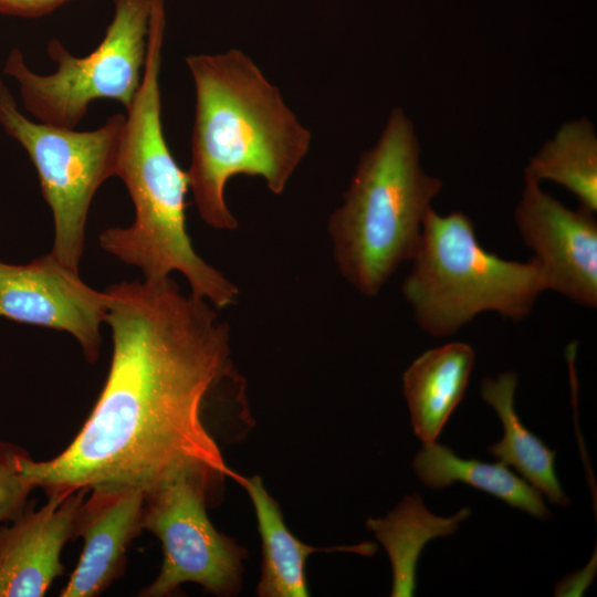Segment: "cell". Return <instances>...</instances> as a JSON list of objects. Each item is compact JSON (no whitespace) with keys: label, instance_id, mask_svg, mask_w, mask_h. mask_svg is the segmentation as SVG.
Wrapping results in <instances>:
<instances>
[{"label":"cell","instance_id":"6da1fadb","mask_svg":"<svg viewBox=\"0 0 597 597\" xmlns=\"http://www.w3.org/2000/svg\"><path fill=\"white\" fill-rule=\"evenodd\" d=\"M106 293L113 355L90 417L50 460L15 447L17 465L46 494L96 488L147 494L189 479L219 505L237 473L220 441L237 442L254 426L229 325L169 276L123 281Z\"/></svg>","mask_w":597,"mask_h":597},{"label":"cell","instance_id":"7a4b0ae2","mask_svg":"<svg viewBox=\"0 0 597 597\" xmlns=\"http://www.w3.org/2000/svg\"><path fill=\"white\" fill-rule=\"evenodd\" d=\"M186 63L196 91L189 187L206 223L234 230L227 181L258 176L271 192L282 193L310 149L311 133L241 50L193 54Z\"/></svg>","mask_w":597,"mask_h":597},{"label":"cell","instance_id":"3957f363","mask_svg":"<svg viewBox=\"0 0 597 597\" xmlns=\"http://www.w3.org/2000/svg\"><path fill=\"white\" fill-rule=\"evenodd\" d=\"M166 28L164 0H151L146 60L139 88L126 109L115 176L125 184L135 218L100 234L101 247L144 279L180 272L191 293L216 308L237 302L239 290L195 251L186 229L187 171L175 160L161 124L159 75Z\"/></svg>","mask_w":597,"mask_h":597},{"label":"cell","instance_id":"277c9868","mask_svg":"<svg viewBox=\"0 0 597 597\" xmlns=\"http://www.w3.org/2000/svg\"><path fill=\"white\" fill-rule=\"evenodd\" d=\"M442 186L421 168L412 122L394 108L328 221L339 271L360 293L378 294L399 264L413 258L423 218Z\"/></svg>","mask_w":597,"mask_h":597},{"label":"cell","instance_id":"5b68a950","mask_svg":"<svg viewBox=\"0 0 597 597\" xmlns=\"http://www.w3.org/2000/svg\"><path fill=\"white\" fill-rule=\"evenodd\" d=\"M411 261L401 291L419 326L433 337L453 335L485 311L521 321L546 290L534 258L522 263L485 251L461 211L440 216L430 207Z\"/></svg>","mask_w":597,"mask_h":597},{"label":"cell","instance_id":"8992f818","mask_svg":"<svg viewBox=\"0 0 597 597\" xmlns=\"http://www.w3.org/2000/svg\"><path fill=\"white\" fill-rule=\"evenodd\" d=\"M114 15L100 44L74 56L57 40L46 52L51 74L30 70L20 49L7 55L3 73L15 80L24 108L42 123L76 128L92 102L121 103L126 109L139 88L147 52L151 0H113Z\"/></svg>","mask_w":597,"mask_h":597},{"label":"cell","instance_id":"52a82bcc","mask_svg":"<svg viewBox=\"0 0 597 597\" xmlns=\"http://www.w3.org/2000/svg\"><path fill=\"white\" fill-rule=\"evenodd\" d=\"M125 115L114 114L98 128L78 132L25 117L0 75V125L27 151L44 200L52 210L51 254L77 270L84 251L92 200L115 176Z\"/></svg>","mask_w":597,"mask_h":597},{"label":"cell","instance_id":"ba28073f","mask_svg":"<svg viewBox=\"0 0 597 597\" xmlns=\"http://www.w3.org/2000/svg\"><path fill=\"white\" fill-rule=\"evenodd\" d=\"M209 506L205 488L189 479L168 482L145 494L142 526L159 540L163 563L140 596H169L187 583L216 596L239 594L248 551L214 528L207 515Z\"/></svg>","mask_w":597,"mask_h":597},{"label":"cell","instance_id":"9c48e42d","mask_svg":"<svg viewBox=\"0 0 597 597\" xmlns=\"http://www.w3.org/2000/svg\"><path fill=\"white\" fill-rule=\"evenodd\" d=\"M108 296L81 280L51 253L27 264L0 261V317L70 333L95 363Z\"/></svg>","mask_w":597,"mask_h":597},{"label":"cell","instance_id":"30bf717a","mask_svg":"<svg viewBox=\"0 0 597 597\" xmlns=\"http://www.w3.org/2000/svg\"><path fill=\"white\" fill-rule=\"evenodd\" d=\"M514 217L525 244L534 252L546 282L574 302L597 305V222L594 212L570 210L524 178Z\"/></svg>","mask_w":597,"mask_h":597},{"label":"cell","instance_id":"8fae6325","mask_svg":"<svg viewBox=\"0 0 597 597\" xmlns=\"http://www.w3.org/2000/svg\"><path fill=\"white\" fill-rule=\"evenodd\" d=\"M90 490L48 494L11 522L0 524V597H42L62 575L61 553L73 540L78 511Z\"/></svg>","mask_w":597,"mask_h":597},{"label":"cell","instance_id":"7c38bea8","mask_svg":"<svg viewBox=\"0 0 597 597\" xmlns=\"http://www.w3.org/2000/svg\"><path fill=\"white\" fill-rule=\"evenodd\" d=\"M90 492L73 535L83 538V549L61 597H95L106 590L123 575L128 546L143 531L144 491L96 488Z\"/></svg>","mask_w":597,"mask_h":597},{"label":"cell","instance_id":"4fadbf2b","mask_svg":"<svg viewBox=\"0 0 597 597\" xmlns=\"http://www.w3.org/2000/svg\"><path fill=\"white\" fill-rule=\"evenodd\" d=\"M249 494L258 521L262 543L261 576L256 586L260 597L310 596L306 578V561L317 552H349L365 556L376 553L371 542L356 545L315 547L303 543L286 526L280 504L269 494L261 478H233Z\"/></svg>","mask_w":597,"mask_h":597},{"label":"cell","instance_id":"5bb4252c","mask_svg":"<svg viewBox=\"0 0 597 597\" xmlns=\"http://www.w3.org/2000/svg\"><path fill=\"white\" fill-rule=\"evenodd\" d=\"M475 354L464 343H451L421 354L404 374V395L415 434L434 442L461 402Z\"/></svg>","mask_w":597,"mask_h":597},{"label":"cell","instance_id":"9a60e30c","mask_svg":"<svg viewBox=\"0 0 597 597\" xmlns=\"http://www.w3.org/2000/svg\"><path fill=\"white\" fill-rule=\"evenodd\" d=\"M517 377L513 371L496 378L484 377L481 397L498 413L502 426V439L488 447V451L506 467H513L525 481L545 494L558 506L570 504L555 473L556 452L533 434L520 420L514 408Z\"/></svg>","mask_w":597,"mask_h":597},{"label":"cell","instance_id":"2e32d148","mask_svg":"<svg viewBox=\"0 0 597 597\" xmlns=\"http://www.w3.org/2000/svg\"><path fill=\"white\" fill-rule=\"evenodd\" d=\"M471 511L463 507L449 517L431 513L416 493L406 495L385 517L368 519L366 527L385 547L392 568V597H409L416 590L417 564L425 545L454 534Z\"/></svg>","mask_w":597,"mask_h":597},{"label":"cell","instance_id":"e0dca14e","mask_svg":"<svg viewBox=\"0 0 597 597\" xmlns=\"http://www.w3.org/2000/svg\"><path fill=\"white\" fill-rule=\"evenodd\" d=\"M412 465L419 480L430 489H443L461 482L536 519L546 520L551 516L542 493L502 462L485 463L475 459H462L450 448L434 441L423 443Z\"/></svg>","mask_w":597,"mask_h":597},{"label":"cell","instance_id":"ac0fdd59","mask_svg":"<svg viewBox=\"0 0 597 597\" xmlns=\"http://www.w3.org/2000/svg\"><path fill=\"white\" fill-rule=\"evenodd\" d=\"M524 178L548 179L573 192L580 207L597 210V136L587 118L563 124L555 136L530 158Z\"/></svg>","mask_w":597,"mask_h":597},{"label":"cell","instance_id":"d6986e66","mask_svg":"<svg viewBox=\"0 0 597 597\" xmlns=\"http://www.w3.org/2000/svg\"><path fill=\"white\" fill-rule=\"evenodd\" d=\"M34 489L17 465L13 444L0 442V524L23 512Z\"/></svg>","mask_w":597,"mask_h":597},{"label":"cell","instance_id":"ffe728a7","mask_svg":"<svg viewBox=\"0 0 597 597\" xmlns=\"http://www.w3.org/2000/svg\"><path fill=\"white\" fill-rule=\"evenodd\" d=\"M75 0H0V14L25 19L41 18Z\"/></svg>","mask_w":597,"mask_h":597},{"label":"cell","instance_id":"44dd1931","mask_svg":"<svg viewBox=\"0 0 597 597\" xmlns=\"http://www.w3.org/2000/svg\"><path fill=\"white\" fill-rule=\"evenodd\" d=\"M595 570L596 556L591 558L590 563L584 569L565 577L561 583H558L556 585L555 595L580 596L593 582Z\"/></svg>","mask_w":597,"mask_h":597}]
</instances>
